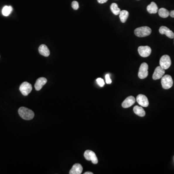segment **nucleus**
<instances>
[{
  "mask_svg": "<svg viewBox=\"0 0 174 174\" xmlns=\"http://www.w3.org/2000/svg\"><path fill=\"white\" fill-rule=\"evenodd\" d=\"M18 112L19 116L25 120H32L35 116V113L32 110L25 107L19 108Z\"/></svg>",
  "mask_w": 174,
  "mask_h": 174,
  "instance_id": "obj_1",
  "label": "nucleus"
},
{
  "mask_svg": "<svg viewBox=\"0 0 174 174\" xmlns=\"http://www.w3.org/2000/svg\"><path fill=\"white\" fill-rule=\"evenodd\" d=\"M134 33L136 36L139 37H143L151 35V29L149 27H141L135 29Z\"/></svg>",
  "mask_w": 174,
  "mask_h": 174,
  "instance_id": "obj_2",
  "label": "nucleus"
},
{
  "mask_svg": "<svg viewBox=\"0 0 174 174\" xmlns=\"http://www.w3.org/2000/svg\"><path fill=\"white\" fill-rule=\"evenodd\" d=\"M161 84L162 87L165 90L171 88L173 85V81L170 75H166L162 77Z\"/></svg>",
  "mask_w": 174,
  "mask_h": 174,
  "instance_id": "obj_3",
  "label": "nucleus"
},
{
  "mask_svg": "<svg viewBox=\"0 0 174 174\" xmlns=\"http://www.w3.org/2000/svg\"><path fill=\"white\" fill-rule=\"evenodd\" d=\"M171 65V58L167 55H164L161 58L160 66L164 70L168 69Z\"/></svg>",
  "mask_w": 174,
  "mask_h": 174,
  "instance_id": "obj_4",
  "label": "nucleus"
},
{
  "mask_svg": "<svg viewBox=\"0 0 174 174\" xmlns=\"http://www.w3.org/2000/svg\"><path fill=\"white\" fill-rule=\"evenodd\" d=\"M32 85L27 82H24L19 87L21 93L24 96L28 95V94L32 91Z\"/></svg>",
  "mask_w": 174,
  "mask_h": 174,
  "instance_id": "obj_5",
  "label": "nucleus"
},
{
  "mask_svg": "<svg viewBox=\"0 0 174 174\" xmlns=\"http://www.w3.org/2000/svg\"><path fill=\"white\" fill-rule=\"evenodd\" d=\"M148 69L149 66L146 62H143L141 64L139 69L138 76L140 79H144L146 78L148 76Z\"/></svg>",
  "mask_w": 174,
  "mask_h": 174,
  "instance_id": "obj_6",
  "label": "nucleus"
},
{
  "mask_svg": "<svg viewBox=\"0 0 174 174\" xmlns=\"http://www.w3.org/2000/svg\"><path fill=\"white\" fill-rule=\"evenodd\" d=\"M84 156L87 161H91L93 164L98 163V161L95 153L93 151L87 150L84 154Z\"/></svg>",
  "mask_w": 174,
  "mask_h": 174,
  "instance_id": "obj_7",
  "label": "nucleus"
},
{
  "mask_svg": "<svg viewBox=\"0 0 174 174\" xmlns=\"http://www.w3.org/2000/svg\"><path fill=\"white\" fill-rule=\"evenodd\" d=\"M138 51L141 57L146 58L151 55V49L149 46H140L138 47Z\"/></svg>",
  "mask_w": 174,
  "mask_h": 174,
  "instance_id": "obj_8",
  "label": "nucleus"
},
{
  "mask_svg": "<svg viewBox=\"0 0 174 174\" xmlns=\"http://www.w3.org/2000/svg\"><path fill=\"white\" fill-rule=\"evenodd\" d=\"M165 74V70L162 68L160 66L157 67L155 69L154 72L152 76V79L154 80H157L162 79Z\"/></svg>",
  "mask_w": 174,
  "mask_h": 174,
  "instance_id": "obj_9",
  "label": "nucleus"
},
{
  "mask_svg": "<svg viewBox=\"0 0 174 174\" xmlns=\"http://www.w3.org/2000/svg\"><path fill=\"white\" fill-rule=\"evenodd\" d=\"M137 102L141 106L147 107L149 105V102L147 97L143 94H139L137 97Z\"/></svg>",
  "mask_w": 174,
  "mask_h": 174,
  "instance_id": "obj_10",
  "label": "nucleus"
},
{
  "mask_svg": "<svg viewBox=\"0 0 174 174\" xmlns=\"http://www.w3.org/2000/svg\"><path fill=\"white\" fill-rule=\"evenodd\" d=\"M159 32L162 35H165L169 38H174V33L170 29L166 26H161L159 29Z\"/></svg>",
  "mask_w": 174,
  "mask_h": 174,
  "instance_id": "obj_11",
  "label": "nucleus"
},
{
  "mask_svg": "<svg viewBox=\"0 0 174 174\" xmlns=\"http://www.w3.org/2000/svg\"><path fill=\"white\" fill-rule=\"evenodd\" d=\"M135 99L133 96H130L127 97L122 103V106L123 108H130L135 103Z\"/></svg>",
  "mask_w": 174,
  "mask_h": 174,
  "instance_id": "obj_12",
  "label": "nucleus"
},
{
  "mask_svg": "<svg viewBox=\"0 0 174 174\" xmlns=\"http://www.w3.org/2000/svg\"><path fill=\"white\" fill-rule=\"evenodd\" d=\"M47 82V79L45 77H40L37 79L35 84V87L36 91H40L44 85Z\"/></svg>",
  "mask_w": 174,
  "mask_h": 174,
  "instance_id": "obj_13",
  "label": "nucleus"
},
{
  "mask_svg": "<svg viewBox=\"0 0 174 174\" xmlns=\"http://www.w3.org/2000/svg\"><path fill=\"white\" fill-rule=\"evenodd\" d=\"M83 171V167L79 163H76L74 164L70 171L69 172L70 174H80Z\"/></svg>",
  "mask_w": 174,
  "mask_h": 174,
  "instance_id": "obj_14",
  "label": "nucleus"
},
{
  "mask_svg": "<svg viewBox=\"0 0 174 174\" xmlns=\"http://www.w3.org/2000/svg\"><path fill=\"white\" fill-rule=\"evenodd\" d=\"M39 52L42 55L45 57H48L50 55V51L47 46L45 45H41L39 47Z\"/></svg>",
  "mask_w": 174,
  "mask_h": 174,
  "instance_id": "obj_15",
  "label": "nucleus"
},
{
  "mask_svg": "<svg viewBox=\"0 0 174 174\" xmlns=\"http://www.w3.org/2000/svg\"><path fill=\"white\" fill-rule=\"evenodd\" d=\"M146 10L150 14H156L158 11V7L156 3L151 2L146 7Z\"/></svg>",
  "mask_w": 174,
  "mask_h": 174,
  "instance_id": "obj_16",
  "label": "nucleus"
},
{
  "mask_svg": "<svg viewBox=\"0 0 174 174\" xmlns=\"http://www.w3.org/2000/svg\"><path fill=\"white\" fill-rule=\"evenodd\" d=\"M133 110L136 115H138L139 117H143L146 115V112H145L144 109L141 106L136 105L134 108Z\"/></svg>",
  "mask_w": 174,
  "mask_h": 174,
  "instance_id": "obj_17",
  "label": "nucleus"
},
{
  "mask_svg": "<svg viewBox=\"0 0 174 174\" xmlns=\"http://www.w3.org/2000/svg\"><path fill=\"white\" fill-rule=\"evenodd\" d=\"M120 18L122 23H125L128 18L129 12L126 10L120 11L119 13Z\"/></svg>",
  "mask_w": 174,
  "mask_h": 174,
  "instance_id": "obj_18",
  "label": "nucleus"
},
{
  "mask_svg": "<svg viewBox=\"0 0 174 174\" xmlns=\"http://www.w3.org/2000/svg\"><path fill=\"white\" fill-rule=\"evenodd\" d=\"M158 12L160 17L163 18H166L169 16V11L164 8H161Z\"/></svg>",
  "mask_w": 174,
  "mask_h": 174,
  "instance_id": "obj_19",
  "label": "nucleus"
},
{
  "mask_svg": "<svg viewBox=\"0 0 174 174\" xmlns=\"http://www.w3.org/2000/svg\"><path fill=\"white\" fill-rule=\"evenodd\" d=\"M111 10L115 15H118L120 12V9L118 7L117 4L116 3H113L110 6Z\"/></svg>",
  "mask_w": 174,
  "mask_h": 174,
  "instance_id": "obj_20",
  "label": "nucleus"
},
{
  "mask_svg": "<svg viewBox=\"0 0 174 174\" xmlns=\"http://www.w3.org/2000/svg\"><path fill=\"white\" fill-rule=\"evenodd\" d=\"M12 10V7L11 6H5L2 10V14L4 16L7 17L9 15Z\"/></svg>",
  "mask_w": 174,
  "mask_h": 174,
  "instance_id": "obj_21",
  "label": "nucleus"
},
{
  "mask_svg": "<svg viewBox=\"0 0 174 174\" xmlns=\"http://www.w3.org/2000/svg\"><path fill=\"white\" fill-rule=\"evenodd\" d=\"M97 83L99 85V86L101 87H103L105 85V82L104 79L101 78H98L96 79Z\"/></svg>",
  "mask_w": 174,
  "mask_h": 174,
  "instance_id": "obj_22",
  "label": "nucleus"
},
{
  "mask_svg": "<svg viewBox=\"0 0 174 174\" xmlns=\"http://www.w3.org/2000/svg\"><path fill=\"white\" fill-rule=\"evenodd\" d=\"M72 7L74 10H77L79 8V3L76 1H73L72 3Z\"/></svg>",
  "mask_w": 174,
  "mask_h": 174,
  "instance_id": "obj_23",
  "label": "nucleus"
},
{
  "mask_svg": "<svg viewBox=\"0 0 174 174\" xmlns=\"http://www.w3.org/2000/svg\"><path fill=\"white\" fill-rule=\"evenodd\" d=\"M105 81L108 84H110L112 83V80L111 79L109 74H106L105 75Z\"/></svg>",
  "mask_w": 174,
  "mask_h": 174,
  "instance_id": "obj_24",
  "label": "nucleus"
},
{
  "mask_svg": "<svg viewBox=\"0 0 174 174\" xmlns=\"http://www.w3.org/2000/svg\"><path fill=\"white\" fill-rule=\"evenodd\" d=\"M108 1V0H97L98 3H99V4H101L106 3Z\"/></svg>",
  "mask_w": 174,
  "mask_h": 174,
  "instance_id": "obj_25",
  "label": "nucleus"
},
{
  "mask_svg": "<svg viewBox=\"0 0 174 174\" xmlns=\"http://www.w3.org/2000/svg\"><path fill=\"white\" fill-rule=\"evenodd\" d=\"M169 16L172 18H174V10H172L169 12Z\"/></svg>",
  "mask_w": 174,
  "mask_h": 174,
  "instance_id": "obj_26",
  "label": "nucleus"
},
{
  "mask_svg": "<svg viewBox=\"0 0 174 174\" xmlns=\"http://www.w3.org/2000/svg\"><path fill=\"white\" fill-rule=\"evenodd\" d=\"M84 174H93V173L91 172H86L84 173Z\"/></svg>",
  "mask_w": 174,
  "mask_h": 174,
  "instance_id": "obj_27",
  "label": "nucleus"
}]
</instances>
